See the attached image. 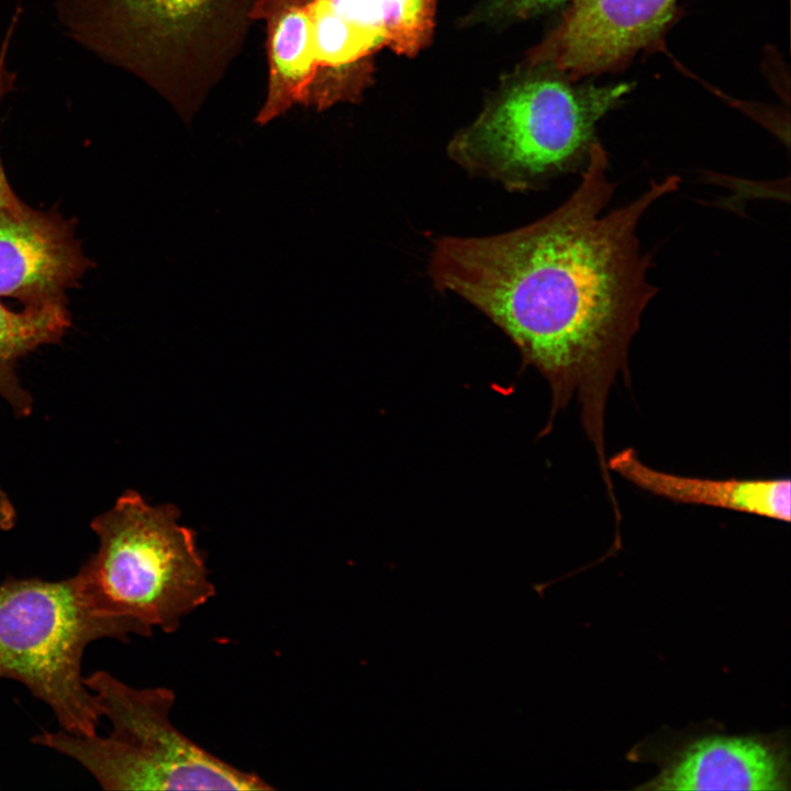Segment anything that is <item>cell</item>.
Returning <instances> with one entry per match:
<instances>
[{
    "label": "cell",
    "instance_id": "obj_1",
    "mask_svg": "<svg viewBox=\"0 0 791 791\" xmlns=\"http://www.w3.org/2000/svg\"><path fill=\"white\" fill-rule=\"evenodd\" d=\"M608 169V154L597 141L579 185L558 208L505 233L441 236L428 260L434 287L482 312L548 381L549 425L577 398L603 479L610 478L609 393L619 375L630 378V345L658 292L637 227L680 183L678 176L653 180L631 202L604 212L615 190Z\"/></svg>",
    "mask_w": 791,
    "mask_h": 791
},
{
    "label": "cell",
    "instance_id": "obj_2",
    "mask_svg": "<svg viewBox=\"0 0 791 791\" xmlns=\"http://www.w3.org/2000/svg\"><path fill=\"white\" fill-rule=\"evenodd\" d=\"M632 82L579 83L537 69L495 98L449 142V158L475 177L512 192L544 188L581 172L597 125L632 91Z\"/></svg>",
    "mask_w": 791,
    "mask_h": 791
},
{
    "label": "cell",
    "instance_id": "obj_3",
    "mask_svg": "<svg viewBox=\"0 0 791 791\" xmlns=\"http://www.w3.org/2000/svg\"><path fill=\"white\" fill-rule=\"evenodd\" d=\"M178 516L172 504L152 506L126 491L91 522L99 547L75 575L79 589L94 611L134 635L177 631L215 593L194 533Z\"/></svg>",
    "mask_w": 791,
    "mask_h": 791
},
{
    "label": "cell",
    "instance_id": "obj_4",
    "mask_svg": "<svg viewBox=\"0 0 791 791\" xmlns=\"http://www.w3.org/2000/svg\"><path fill=\"white\" fill-rule=\"evenodd\" d=\"M108 735L43 731L32 742L81 765L105 790H270L256 773L210 754L171 722L175 693L134 688L98 670L83 679Z\"/></svg>",
    "mask_w": 791,
    "mask_h": 791
},
{
    "label": "cell",
    "instance_id": "obj_5",
    "mask_svg": "<svg viewBox=\"0 0 791 791\" xmlns=\"http://www.w3.org/2000/svg\"><path fill=\"white\" fill-rule=\"evenodd\" d=\"M254 0H58L68 33L177 105L203 87L242 35Z\"/></svg>",
    "mask_w": 791,
    "mask_h": 791
},
{
    "label": "cell",
    "instance_id": "obj_6",
    "mask_svg": "<svg viewBox=\"0 0 791 791\" xmlns=\"http://www.w3.org/2000/svg\"><path fill=\"white\" fill-rule=\"evenodd\" d=\"M131 634L92 609L75 576L0 583V678L25 686L69 733L93 735L101 720L81 672L86 648L101 638L125 642Z\"/></svg>",
    "mask_w": 791,
    "mask_h": 791
},
{
    "label": "cell",
    "instance_id": "obj_7",
    "mask_svg": "<svg viewBox=\"0 0 791 791\" xmlns=\"http://www.w3.org/2000/svg\"><path fill=\"white\" fill-rule=\"evenodd\" d=\"M678 0H571L560 22L531 54V66L572 81L626 69L658 51L676 21Z\"/></svg>",
    "mask_w": 791,
    "mask_h": 791
},
{
    "label": "cell",
    "instance_id": "obj_8",
    "mask_svg": "<svg viewBox=\"0 0 791 791\" xmlns=\"http://www.w3.org/2000/svg\"><path fill=\"white\" fill-rule=\"evenodd\" d=\"M90 266L73 221L20 199L0 210V297L24 307L66 303Z\"/></svg>",
    "mask_w": 791,
    "mask_h": 791
},
{
    "label": "cell",
    "instance_id": "obj_9",
    "mask_svg": "<svg viewBox=\"0 0 791 791\" xmlns=\"http://www.w3.org/2000/svg\"><path fill=\"white\" fill-rule=\"evenodd\" d=\"M644 790H788L783 749L758 737H706L678 753Z\"/></svg>",
    "mask_w": 791,
    "mask_h": 791
},
{
    "label": "cell",
    "instance_id": "obj_10",
    "mask_svg": "<svg viewBox=\"0 0 791 791\" xmlns=\"http://www.w3.org/2000/svg\"><path fill=\"white\" fill-rule=\"evenodd\" d=\"M606 465L609 471L671 502L732 510L787 523L791 519L789 478L711 479L680 476L646 465L630 447L608 458Z\"/></svg>",
    "mask_w": 791,
    "mask_h": 791
},
{
    "label": "cell",
    "instance_id": "obj_11",
    "mask_svg": "<svg viewBox=\"0 0 791 791\" xmlns=\"http://www.w3.org/2000/svg\"><path fill=\"white\" fill-rule=\"evenodd\" d=\"M311 0H254L249 18L267 30L269 80L256 122L264 125L294 104L309 105L315 74Z\"/></svg>",
    "mask_w": 791,
    "mask_h": 791
},
{
    "label": "cell",
    "instance_id": "obj_12",
    "mask_svg": "<svg viewBox=\"0 0 791 791\" xmlns=\"http://www.w3.org/2000/svg\"><path fill=\"white\" fill-rule=\"evenodd\" d=\"M310 15L315 74L309 105L323 110L355 96L363 60L383 42L341 15L328 0H311Z\"/></svg>",
    "mask_w": 791,
    "mask_h": 791
},
{
    "label": "cell",
    "instance_id": "obj_13",
    "mask_svg": "<svg viewBox=\"0 0 791 791\" xmlns=\"http://www.w3.org/2000/svg\"><path fill=\"white\" fill-rule=\"evenodd\" d=\"M70 326L66 303L9 309L0 301V396L19 417L31 414L33 399L15 374L18 360L60 342Z\"/></svg>",
    "mask_w": 791,
    "mask_h": 791
},
{
    "label": "cell",
    "instance_id": "obj_14",
    "mask_svg": "<svg viewBox=\"0 0 791 791\" xmlns=\"http://www.w3.org/2000/svg\"><path fill=\"white\" fill-rule=\"evenodd\" d=\"M356 26L377 35L396 53L413 56L431 40L435 0H328Z\"/></svg>",
    "mask_w": 791,
    "mask_h": 791
},
{
    "label": "cell",
    "instance_id": "obj_15",
    "mask_svg": "<svg viewBox=\"0 0 791 791\" xmlns=\"http://www.w3.org/2000/svg\"><path fill=\"white\" fill-rule=\"evenodd\" d=\"M16 21L18 19L14 16L0 48V105L3 97L11 89L14 80L13 74L8 69L7 57ZM18 200V196L14 193L7 179L0 157V210L16 202Z\"/></svg>",
    "mask_w": 791,
    "mask_h": 791
},
{
    "label": "cell",
    "instance_id": "obj_16",
    "mask_svg": "<svg viewBox=\"0 0 791 791\" xmlns=\"http://www.w3.org/2000/svg\"><path fill=\"white\" fill-rule=\"evenodd\" d=\"M571 0H489V11L495 18L527 19Z\"/></svg>",
    "mask_w": 791,
    "mask_h": 791
},
{
    "label": "cell",
    "instance_id": "obj_17",
    "mask_svg": "<svg viewBox=\"0 0 791 791\" xmlns=\"http://www.w3.org/2000/svg\"><path fill=\"white\" fill-rule=\"evenodd\" d=\"M15 510L7 493L0 488V530L9 531L15 524Z\"/></svg>",
    "mask_w": 791,
    "mask_h": 791
}]
</instances>
